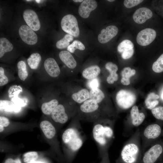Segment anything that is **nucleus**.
Instances as JSON below:
<instances>
[{
  "label": "nucleus",
  "mask_w": 163,
  "mask_h": 163,
  "mask_svg": "<svg viewBox=\"0 0 163 163\" xmlns=\"http://www.w3.org/2000/svg\"><path fill=\"white\" fill-rule=\"evenodd\" d=\"M80 120L76 114L62 136L63 150L69 162L71 163L84 142Z\"/></svg>",
  "instance_id": "1"
},
{
  "label": "nucleus",
  "mask_w": 163,
  "mask_h": 163,
  "mask_svg": "<svg viewBox=\"0 0 163 163\" xmlns=\"http://www.w3.org/2000/svg\"><path fill=\"white\" fill-rule=\"evenodd\" d=\"M114 123L113 120L109 118L101 119L94 123L92 135L98 145L101 158L108 152L113 141Z\"/></svg>",
  "instance_id": "2"
},
{
  "label": "nucleus",
  "mask_w": 163,
  "mask_h": 163,
  "mask_svg": "<svg viewBox=\"0 0 163 163\" xmlns=\"http://www.w3.org/2000/svg\"><path fill=\"white\" fill-rule=\"evenodd\" d=\"M141 132L137 129L126 142L116 163H140L142 155Z\"/></svg>",
  "instance_id": "3"
},
{
  "label": "nucleus",
  "mask_w": 163,
  "mask_h": 163,
  "mask_svg": "<svg viewBox=\"0 0 163 163\" xmlns=\"http://www.w3.org/2000/svg\"><path fill=\"white\" fill-rule=\"evenodd\" d=\"M105 113L98 103L89 99L78 107L76 115L80 120L94 123L101 119L109 118L105 116Z\"/></svg>",
  "instance_id": "4"
},
{
  "label": "nucleus",
  "mask_w": 163,
  "mask_h": 163,
  "mask_svg": "<svg viewBox=\"0 0 163 163\" xmlns=\"http://www.w3.org/2000/svg\"><path fill=\"white\" fill-rule=\"evenodd\" d=\"M161 129L160 126L157 124L148 125L144 129L142 133L141 139L142 141V150L149 145L151 142L157 138L160 135Z\"/></svg>",
  "instance_id": "5"
},
{
  "label": "nucleus",
  "mask_w": 163,
  "mask_h": 163,
  "mask_svg": "<svg viewBox=\"0 0 163 163\" xmlns=\"http://www.w3.org/2000/svg\"><path fill=\"white\" fill-rule=\"evenodd\" d=\"M136 97L132 92L121 90L117 94L116 101L117 106L120 109L126 110L133 105L136 102Z\"/></svg>",
  "instance_id": "6"
},
{
  "label": "nucleus",
  "mask_w": 163,
  "mask_h": 163,
  "mask_svg": "<svg viewBox=\"0 0 163 163\" xmlns=\"http://www.w3.org/2000/svg\"><path fill=\"white\" fill-rule=\"evenodd\" d=\"M62 30L68 34L74 37L79 34V30L76 18L73 15L68 14L65 16L61 22Z\"/></svg>",
  "instance_id": "7"
},
{
  "label": "nucleus",
  "mask_w": 163,
  "mask_h": 163,
  "mask_svg": "<svg viewBox=\"0 0 163 163\" xmlns=\"http://www.w3.org/2000/svg\"><path fill=\"white\" fill-rule=\"evenodd\" d=\"M163 152V148L161 145H153L143 154L140 163H155Z\"/></svg>",
  "instance_id": "8"
},
{
  "label": "nucleus",
  "mask_w": 163,
  "mask_h": 163,
  "mask_svg": "<svg viewBox=\"0 0 163 163\" xmlns=\"http://www.w3.org/2000/svg\"><path fill=\"white\" fill-rule=\"evenodd\" d=\"M75 115L69 113L63 104H59L54 109L51 114L52 119L59 126L65 123L72 116Z\"/></svg>",
  "instance_id": "9"
},
{
  "label": "nucleus",
  "mask_w": 163,
  "mask_h": 163,
  "mask_svg": "<svg viewBox=\"0 0 163 163\" xmlns=\"http://www.w3.org/2000/svg\"><path fill=\"white\" fill-rule=\"evenodd\" d=\"M145 118V115L140 112L138 107L133 106L130 110L129 122L125 125L126 130H130L134 128L138 127L143 123Z\"/></svg>",
  "instance_id": "10"
},
{
  "label": "nucleus",
  "mask_w": 163,
  "mask_h": 163,
  "mask_svg": "<svg viewBox=\"0 0 163 163\" xmlns=\"http://www.w3.org/2000/svg\"><path fill=\"white\" fill-rule=\"evenodd\" d=\"M40 126L45 136L47 139L53 142L56 147L59 149L56 139V130L54 125L48 120H44L41 122Z\"/></svg>",
  "instance_id": "11"
},
{
  "label": "nucleus",
  "mask_w": 163,
  "mask_h": 163,
  "mask_svg": "<svg viewBox=\"0 0 163 163\" xmlns=\"http://www.w3.org/2000/svg\"><path fill=\"white\" fill-rule=\"evenodd\" d=\"M156 36L155 31L151 28H146L140 31L136 37V41L139 45L145 46L151 43Z\"/></svg>",
  "instance_id": "12"
},
{
  "label": "nucleus",
  "mask_w": 163,
  "mask_h": 163,
  "mask_svg": "<svg viewBox=\"0 0 163 163\" xmlns=\"http://www.w3.org/2000/svg\"><path fill=\"white\" fill-rule=\"evenodd\" d=\"M19 34L22 40L27 44L33 45L37 41V34L27 25H24L21 26L19 30Z\"/></svg>",
  "instance_id": "13"
},
{
  "label": "nucleus",
  "mask_w": 163,
  "mask_h": 163,
  "mask_svg": "<svg viewBox=\"0 0 163 163\" xmlns=\"http://www.w3.org/2000/svg\"><path fill=\"white\" fill-rule=\"evenodd\" d=\"M24 19L28 26L34 31L39 30L40 27V24L38 16L33 10L27 9L23 13Z\"/></svg>",
  "instance_id": "14"
},
{
  "label": "nucleus",
  "mask_w": 163,
  "mask_h": 163,
  "mask_svg": "<svg viewBox=\"0 0 163 163\" xmlns=\"http://www.w3.org/2000/svg\"><path fill=\"white\" fill-rule=\"evenodd\" d=\"M117 51L121 54L122 57L123 59H128L131 58L134 53L133 44L129 40H124L118 45Z\"/></svg>",
  "instance_id": "15"
},
{
  "label": "nucleus",
  "mask_w": 163,
  "mask_h": 163,
  "mask_svg": "<svg viewBox=\"0 0 163 163\" xmlns=\"http://www.w3.org/2000/svg\"><path fill=\"white\" fill-rule=\"evenodd\" d=\"M97 5L95 0H83L79 7V14L83 18H87L89 17L91 12L96 8Z\"/></svg>",
  "instance_id": "16"
},
{
  "label": "nucleus",
  "mask_w": 163,
  "mask_h": 163,
  "mask_svg": "<svg viewBox=\"0 0 163 163\" xmlns=\"http://www.w3.org/2000/svg\"><path fill=\"white\" fill-rule=\"evenodd\" d=\"M118 31V28L115 26H109L105 29L101 30V33L98 35V40L101 43H106L115 37Z\"/></svg>",
  "instance_id": "17"
},
{
  "label": "nucleus",
  "mask_w": 163,
  "mask_h": 163,
  "mask_svg": "<svg viewBox=\"0 0 163 163\" xmlns=\"http://www.w3.org/2000/svg\"><path fill=\"white\" fill-rule=\"evenodd\" d=\"M152 15V12L149 9L142 7L138 8L135 11L133 15V19L136 23L142 24L150 18Z\"/></svg>",
  "instance_id": "18"
},
{
  "label": "nucleus",
  "mask_w": 163,
  "mask_h": 163,
  "mask_svg": "<svg viewBox=\"0 0 163 163\" xmlns=\"http://www.w3.org/2000/svg\"><path fill=\"white\" fill-rule=\"evenodd\" d=\"M44 66L46 71L50 76L56 78L59 75L60 68L53 58H49L46 59L44 62Z\"/></svg>",
  "instance_id": "19"
},
{
  "label": "nucleus",
  "mask_w": 163,
  "mask_h": 163,
  "mask_svg": "<svg viewBox=\"0 0 163 163\" xmlns=\"http://www.w3.org/2000/svg\"><path fill=\"white\" fill-rule=\"evenodd\" d=\"M59 56L61 60L68 68L73 69L76 66V61L69 51H62L59 53Z\"/></svg>",
  "instance_id": "20"
},
{
  "label": "nucleus",
  "mask_w": 163,
  "mask_h": 163,
  "mask_svg": "<svg viewBox=\"0 0 163 163\" xmlns=\"http://www.w3.org/2000/svg\"><path fill=\"white\" fill-rule=\"evenodd\" d=\"M105 67L110 73L107 78V82L109 84H113L118 79V75L117 73L118 67L112 62H108L106 64Z\"/></svg>",
  "instance_id": "21"
},
{
  "label": "nucleus",
  "mask_w": 163,
  "mask_h": 163,
  "mask_svg": "<svg viewBox=\"0 0 163 163\" xmlns=\"http://www.w3.org/2000/svg\"><path fill=\"white\" fill-rule=\"evenodd\" d=\"M101 72V69L98 66L94 65L84 69L82 75L84 78L89 80L97 78Z\"/></svg>",
  "instance_id": "22"
},
{
  "label": "nucleus",
  "mask_w": 163,
  "mask_h": 163,
  "mask_svg": "<svg viewBox=\"0 0 163 163\" xmlns=\"http://www.w3.org/2000/svg\"><path fill=\"white\" fill-rule=\"evenodd\" d=\"M71 97L75 102L81 104L89 99L90 92L87 89L82 88L73 93Z\"/></svg>",
  "instance_id": "23"
},
{
  "label": "nucleus",
  "mask_w": 163,
  "mask_h": 163,
  "mask_svg": "<svg viewBox=\"0 0 163 163\" xmlns=\"http://www.w3.org/2000/svg\"><path fill=\"white\" fill-rule=\"evenodd\" d=\"M0 112L12 113L18 112L20 108L15 105L12 102L7 100H0Z\"/></svg>",
  "instance_id": "24"
},
{
  "label": "nucleus",
  "mask_w": 163,
  "mask_h": 163,
  "mask_svg": "<svg viewBox=\"0 0 163 163\" xmlns=\"http://www.w3.org/2000/svg\"><path fill=\"white\" fill-rule=\"evenodd\" d=\"M59 104V102L56 99H53L50 101L43 103L41 107L42 113L46 115H51L56 107Z\"/></svg>",
  "instance_id": "25"
},
{
  "label": "nucleus",
  "mask_w": 163,
  "mask_h": 163,
  "mask_svg": "<svg viewBox=\"0 0 163 163\" xmlns=\"http://www.w3.org/2000/svg\"><path fill=\"white\" fill-rule=\"evenodd\" d=\"M136 70L132 69L129 67H125L123 69L121 72L122 78L121 83L126 85H128L130 83V78L136 74Z\"/></svg>",
  "instance_id": "26"
},
{
  "label": "nucleus",
  "mask_w": 163,
  "mask_h": 163,
  "mask_svg": "<svg viewBox=\"0 0 163 163\" xmlns=\"http://www.w3.org/2000/svg\"><path fill=\"white\" fill-rule=\"evenodd\" d=\"M159 98V96L154 93L152 92L149 94L145 101L146 108L152 110L159 103V101L157 99Z\"/></svg>",
  "instance_id": "27"
},
{
  "label": "nucleus",
  "mask_w": 163,
  "mask_h": 163,
  "mask_svg": "<svg viewBox=\"0 0 163 163\" xmlns=\"http://www.w3.org/2000/svg\"><path fill=\"white\" fill-rule=\"evenodd\" d=\"M89 92V99L94 101L101 107V103L105 97V95L103 91L98 88L91 89Z\"/></svg>",
  "instance_id": "28"
},
{
  "label": "nucleus",
  "mask_w": 163,
  "mask_h": 163,
  "mask_svg": "<svg viewBox=\"0 0 163 163\" xmlns=\"http://www.w3.org/2000/svg\"><path fill=\"white\" fill-rule=\"evenodd\" d=\"M13 46L12 43L6 38L2 37L0 39V58H1L6 52L11 51Z\"/></svg>",
  "instance_id": "29"
},
{
  "label": "nucleus",
  "mask_w": 163,
  "mask_h": 163,
  "mask_svg": "<svg viewBox=\"0 0 163 163\" xmlns=\"http://www.w3.org/2000/svg\"><path fill=\"white\" fill-rule=\"evenodd\" d=\"M41 58L38 53L32 54L27 59L28 64L32 69H36L40 62Z\"/></svg>",
  "instance_id": "30"
},
{
  "label": "nucleus",
  "mask_w": 163,
  "mask_h": 163,
  "mask_svg": "<svg viewBox=\"0 0 163 163\" xmlns=\"http://www.w3.org/2000/svg\"><path fill=\"white\" fill-rule=\"evenodd\" d=\"M73 39L72 36L68 34H66L62 39L57 41L56 46L59 49L65 48L70 45V42Z\"/></svg>",
  "instance_id": "31"
},
{
  "label": "nucleus",
  "mask_w": 163,
  "mask_h": 163,
  "mask_svg": "<svg viewBox=\"0 0 163 163\" xmlns=\"http://www.w3.org/2000/svg\"><path fill=\"white\" fill-rule=\"evenodd\" d=\"M17 68L19 77L22 81H24L28 75L25 62L23 61H19L17 64Z\"/></svg>",
  "instance_id": "32"
},
{
  "label": "nucleus",
  "mask_w": 163,
  "mask_h": 163,
  "mask_svg": "<svg viewBox=\"0 0 163 163\" xmlns=\"http://www.w3.org/2000/svg\"><path fill=\"white\" fill-rule=\"evenodd\" d=\"M38 157L37 152L31 151L27 152L23 155V160L24 163H34Z\"/></svg>",
  "instance_id": "33"
},
{
  "label": "nucleus",
  "mask_w": 163,
  "mask_h": 163,
  "mask_svg": "<svg viewBox=\"0 0 163 163\" xmlns=\"http://www.w3.org/2000/svg\"><path fill=\"white\" fill-rule=\"evenodd\" d=\"M152 69L156 73L163 72V53L153 63Z\"/></svg>",
  "instance_id": "34"
},
{
  "label": "nucleus",
  "mask_w": 163,
  "mask_h": 163,
  "mask_svg": "<svg viewBox=\"0 0 163 163\" xmlns=\"http://www.w3.org/2000/svg\"><path fill=\"white\" fill-rule=\"evenodd\" d=\"M85 48V46L81 41L78 40H75L67 47V50L68 51L73 53L76 49L83 50Z\"/></svg>",
  "instance_id": "35"
},
{
  "label": "nucleus",
  "mask_w": 163,
  "mask_h": 163,
  "mask_svg": "<svg viewBox=\"0 0 163 163\" xmlns=\"http://www.w3.org/2000/svg\"><path fill=\"white\" fill-rule=\"evenodd\" d=\"M151 112L155 118L163 120V107H155L152 110Z\"/></svg>",
  "instance_id": "36"
},
{
  "label": "nucleus",
  "mask_w": 163,
  "mask_h": 163,
  "mask_svg": "<svg viewBox=\"0 0 163 163\" xmlns=\"http://www.w3.org/2000/svg\"><path fill=\"white\" fill-rule=\"evenodd\" d=\"M143 1L142 0H125L123 4L126 8H130L138 5Z\"/></svg>",
  "instance_id": "37"
},
{
  "label": "nucleus",
  "mask_w": 163,
  "mask_h": 163,
  "mask_svg": "<svg viewBox=\"0 0 163 163\" xmlns=\"http://www.w3.org/2000/svg\"><path fill=\"white\" fill-rule=\"evenodd\" d=\"M8 82V77L5 75L4 69L0 67V86H2L7 84Z\"/></svg>",
  "instance_id": "38"
},
{
  "label": "nucleus",
  "mask_w": 163,
  "mask_h": 163,
  "mask_svg": "<svg viewBox=\"0 0 163 163\" xmlns=\"http://www.w3.org/2000/svg\"><path fill=\"white\" fill-rule=\"evenodd\" d=\"M100 83L97 78L89 80L88 83V85L90 90L98 88Z\"/></svg>",
  "instance_id": "39"
},
{
  "label": "nucleus",
  "mask_w": 163,
  "mask_h": 163,
  "mask_svg": "<svg viewBox=\"0 0 163 163\" xmlns=\"http://www.w3.org/2000/svg\"><path fill=\"white\" fill-rule=\"evenodd\" d=\"M10 124V122L8 118L4 116H0V125L5 127L8 126Z\"/></svg>",
  "instance_id": "40"
},
{
  "label": "nucleus",
  "mask_w": 163,
  "mask_h": 163,
  "mask_svg": "<svg viewBox=\"0 0 163 163\" xmlns=\"http://www.w3.org/2000/svg\"><path fill=\"white\" fill-rule=\"evenodd\" d=\"M101 158V160L100 163H110L108 152L105 153Z\"/></svg>",
  "instance_id": "41"
},
{
  "label": "nucleus",
  "mask_w": 163,
  "mask_h": 163,
  "mask_svg": "<svg viewBox=\"0 0 163 163\" xmlns=\"http://www.w3.org/2000/svg\"><path fill=\"white\" fill-rule=\"evenodd\" d=\"M4 163H22L19 158L14 160L11 158H8L5 161Z\"/></svg>",
  "instance_id": "42"
},
{
  "label": "nucleus",
  "mask_w": 163,
  "mask_h": 163,
  "mask_svg": "<svg viewBox=\"0 0 163 163\" xmlns=\"http://www.w3.org/2000/svg\"><path fill=\"white\" fill-rule=\"evenodd\" d=\"M4 127L0 125V132H2L4 130Z\"/></svg>",
  "instance_id": "43"
},
{
  "label": "nucleus",
  "mask_w": 163,
  "mask_h": 163,
  "mask_svg": "<svg viewBox=\"0 0 163 163\" xmlns=\"http://www.w3.org/2000/svg\"><path fill=\"white\" fill-rule=\"evenodd\" d=\"M73 1L75 2H82L83 0H73Z\"/></svg>",
  "instance_id": "44"
},
{
  "label": "nucleus",
  "mask_w": 163,
  "mask_h": 163,
  "mask_svg": "<svg viewBox=\"0 0 163 163\" xmlns=\"http://www.w3.org/2000/svg\"><path fill=\"white\" fill-rule=\"evenodd\" d=\"M34 163H44L40 161H36L35 162H34Z\"/></svg>",
  "instance_id": "45"
},
{
  "label": "nucleus",
  "mask_w": 163,
  "mask_h": 163,
  "mask_svg": "<svg viewBox=\"0 0 163 163\" xmlns=\"http://www.w3.org/2000/svg\"><path fill=\"white\" fill-rule=\"evenodd\" d=\"M161 98L163 100V90L161 93Z\"/></svg>",
  "instance_id": "46"
},
{
  "label": "nucleus",
  "mask_w": 163,
  "mask_h": 163,
  "mask_svg": "<svg viewBox=\"0 0 163 163\" xmlns=\"http://www.w3.org/2000/svg\"><path fill=\"white\" fill-rule=\"evenodd\" d=\"M108 1L110 2H112L115 1V0H107Z\"/></svg>",
  "instance_id": "47"
},
{
  "label": "nucleus",
  "mask_w": 163,
  "mask_h": 163,
  "mask_svg": "<svg viewBox=\"0 0 163 163\" xmlns=\"http://www.w3.org/2000/svg\"><path fill=\"white\" fill-rule=\"evenodd\" d=\"M35 1L37 3H39L40 2V0H35Z\"/></svg>",
  "instance_id": "48"
},
{
  "label": "nucleus",
  "mask_w": 163,
  "mask_h": 163,
  "mask_svg": "<svg viewBox=\"0 0 163 163\" xmlns=\"http://www.w3.org/2000/svg\"><path fill=\"white\" fill-rule=\"evenodd\" d=\"M159 163H163V162H161Z\"/></svg>",
  "instance_id": "49"
}]
</instances>
